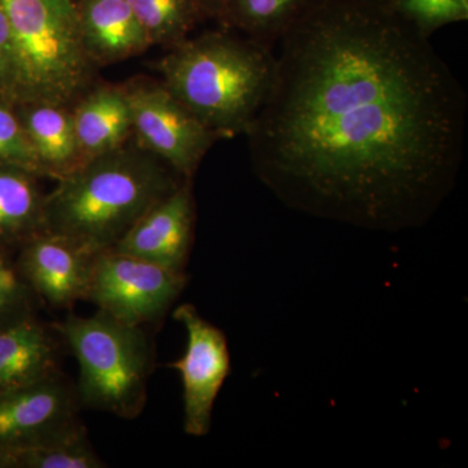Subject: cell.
<instances>
[{
    "label": "cell",
    "instance_id": "6da1fadb",
    "mask_svg": "<svg viewBox=\"0 0 468 468\" xmlns=\"http://www.w3.org/2000/svg\"><path fill=\"white\" fill-rule=\"evenodd\" d=\"M246 137L292 207L378 229L418 226L463 159L467 97L430 38L385 5L315 0L279 39Z\"/></svg>",
    "mask_w": 468,
    "mask_h": 468
},
{
    "label": "cell",
    "instance_id": "7a4b0ae2",
    "mask_svg": "<svg viewBox=\"0 0 468 468\" xmlns=\"http://www.w3.org/2000/svg\"><path fill=\"white\" fill-rule=\"evenodd\" d=\"M57 183L43 201L41 230L92 255L111 250L181 184L174 169L137 143L89 159Z\"/></svg>",
    "mask_w": 468,
    "mask_h": 468
},
{
    "label": "cell",
    "instance_id": "3957f363",
    "mask_svg": "<svg viewBox=\"0 0 468 468\" xmlns=\"http://www.w3.org/2000/svg\"><path fill=\"white\" fill-rule=\"evenodd\" d=\"M162 82L218 140L248 134L276 72L270 46L224 30L171 48L160 60Z\"/></svg>",
    "mask_w": 468,
    "mask_h": 468
},
{
    "label": "cell",
    "instance_id": "277c9868",
    "mask_svg": "<svg viewBox=\"0 0 468 468\" xmlns=\"http://www.w3.org/2000/svg\"><path fill=\"white\" fill-rule=\"evenodd\" d=\"M16 57L14 103L72 106L90 85L94 64L80 36L76 0H0Z\"/></svg>",
    "mask_w": 468,
    "mask_h": 468
},
{
    "label": "cell",
    "instance_id": "5b68a950",
    "mask_svg": "<svg viewBox=\"0 0 468 468\" xmlns=\"http://www.w3.org/2000/svg\"><path fill=\"white\" fill-rule=\"evenodd\" d=\"M52 328L79 362V402L126 420L140 417L154 363L143 328L117 322L101 311L91 316L68 315Z\"/></svg>",
    "mask_w": 468,
    "mask_h": 468
},
{
    "label": "cell",
    "instance_id": "8992f818",
    "mask_svg": "<svg viewBox=\"0 0 468 468\" xmlns=\"http://www.w3.org/2000/svg\"><path fill=\"white\" fill-rule=\"evenodd\" d=\"M135 143L184 180L196 174L218 135L193 115L163 82L135 79L124 85Z\"/></svg>",
    "mask_w": 468,
    "mask_h": 468
},
{
    "label": "cell",
    "instance_id": "52a82bcc",
    "mask_svg": "<svg viewBox=\"0 0 468 468\" xmlns=\"http://www.w3.org/2000/svg\"><path fill=\"white\" fill-rule=\"evenodd\" d=\"M186 280L185 272L107 250L94 257L86 300L117 322L143 326L167 313Z\"/></svg>",
    "mask_w": 468,
    "mask_h": 468
},
{
    "label": "cell",
    "instance_id": "ba28073f",
    "mask_svg": "<svg viewBox=\"0 0 468 468\" xmlns=\"http://www.w3.org/2000/svg\"><path fill=\"white\" fill-rule=\"evenodd\" d=\"M79 405L60 372L0 394V451L36 448L72 435L85 427Z\"/></svg>",
    "mask_w": 468,
    "mask_h": 468
},
{
    "label": "cell",
    "instance_id": "9c48e42d",
    "mask_svg": "<svg viewBox=\"0 0 468 468\" xmlns=\"http://www.w3.org/2000/svg\"><path fill=\"white\" fill-rule=\"evenodd\" d=\"M175 320L186 329L184 356L169 367L180 374L184 390V430L202 437L211 428L212 411L230 372V356L223 332L199 315L192 304L175 310Z\"/></svg>",
    "mask_w": 468,
    "mask_h": 468
},
{
    "label": "cell",
    "instance_id": "30bf717a",
    "mask_svg": "<svg viewBox=\"0 0 468 468\" xmlns=\"http://www.w3.org/2000/svg\"><path fill=\"white\" fill-rule=\"evenodd\" d=\"M94 257L63 237L39 230L21 243L17 266L39 301L66 310L88 297Z\"/></svg>",
    "mask_w": 468,
    "mask_h": 468
},
{
    "label": "cell",
    "instance_id": "8fae6325",
    "mask_svg": "<svg viewBox=\"0 0 468 468\" xmlns=\"http://www.w3.org/2000/svg\"><path fill=\"white\" fill-rule=\"evenodd\" d=\"M190 180L154 205L111 250L184 272L193 242Z\"/></svg>",
    "mask_w": 468,
    "mask_h": 468
},
{
    "label": "cell",
    "instance_id": "7c38bea8",
    "mask_svg": "<svg viewBox=\"0 0 468 468\" xmlns=\"http://www.w3.org/2000/svg\"><path fill=\"white\" fill-rule=\"evenodd\" d=\"M80 36L92 64L107 66L151 48L126 0H76Z\"/></svg>",
    "mask_w": 468,
    "mask_h": 468
},
{
    "label": "cell",
    "instance_id": "4fadbf2b",
    "mask_svg": "<svg viewBox=\"0 0 468 468\" xmlns=\"http://www.w3.org/2000/svg\"><path fill=\"white\" fill-rule=\"evenodd\" d=\"M60 345L37 316L0 329V394L58 374Z\"/></svg>",
    "mask_w": 468,
    "mask_h": 468
},
{
    "label": "cell",
    "instance_id": "5bb4252c",
    "mask_svg": "<svg viewBox=\"0 0 468 468\" xmlns=\"http://www.w3.org/2000/svg\"><path fill=\"white\" fill-rule=\"evenodd\" d=\"M73 126L84 163L128 143L133 135L132 111L124 86L103 85L73 104Z\"/></svg>",
    "mask_w": 468,
    "mask_h": 468
},
{
    "label": "cell",
    "instance_id": "9a60e30c",
    "mask_svg": "<svg viewBox=\"0 0 468 468\" xmlns=\"http://www.w3.org/2000/svg\"><path fill=\"white\" fill-rule=\"evenodd\" d=\"M14 107H18L15 112L38 159L43 177L58 180L84 163L69 107L45 101Z\"/></svg>",
    "mask_w": 468,
    "mask_h": 468
},
{
    "label": "cell",
    "instance_id": "2e32d148",
    "mask_svg": "<svg viewBox=\"0 0 468 468\" xmlns=\"http://www.w3.org/2000/svg\"><path fill=\"white\" fill-rule=\"evenodd\" d=\"M36 175L0 167V239L23 243L42 227V194Z\"/></svg>",
    "mask_w": 468,
    "mask_h": 468
},
{
    "label": "cell",
    "instance_id": "e0dca14e",
    "mask_svg": "<svg viewBox=\"0 0 468 468\" xmlns=\"http://www.w3.org/2000/svg\"><path fill=\"white\" fill-rule=\"evenodd\" d=\"M315 0H224L218 21L249 38L270 46L302 16Z\"/></svg>",
    "mask_w": 468,
    "mask_h": 468
},
{
    "label": "cell",
    "instance_id": "ac0fdd59",
    "mask_svg": "<svg viewBox=\"0 0 468 468\" xmlns=\"http://www.w3.org/2000/svg\"><path fill=\"white\" fill-rule=\"evenodd\" d=\"M151 46H174L189 38L201 12L194 0H126Z\"/></svg>",
    "mask_w": 468,
    "mask_h": 468
},
{
    "label": "cell",
    "instance_id": "d6986e66",
    "mask_svg": "<svg viewBox=\"0 0 468 468\" xmlns=\"http://www.w3.org/2000/svg\"><path fill=\"white\" fill-rule=\"evenodd\" d=\"M12 468H101L106 467L89 441L85 427L57 441L9 452Z\"/></svg>",
    "mask_w": 468,
    "mask_h": 468
},
{
    "label": "cell",
    "instance_id": "ffe728a7",
    "mask_svg": "<svg viewBox=\"0 0 468 468\" xmlns=\"http://www.w3.org/2000/svg\"><path fill=\"white\" fill-rule=\"evenodd\" d=\"M388 8L427 38L468 18V0H392Z\"/></svg>",
    "mask_w": 468,
    "mask_h": 468
},
{
    "label": "cell",
    "instance_id": "44dd1931",
    "mask_svg": "<svg viewBox=\"0 0 468 468\" xmlns=\"http://www.w3.org/2000/svg\"><path fill=\"white\" fill-rule=\"evenodd\" d=\"M38 302L17 261L0 249V329L36 316Z\"/></svg>",
    "mask_w": 468,
    "mask_h": 468
},
{
    "label": "cell",
    "instance_id": "7402d4cb",
    "mask_svg": "<svg viewBox=\"0 0 468 468\" xmlns=\"http://www.w3.org/2000/svg\"><path fill=\"white\" fill-rule=\"evenodd\" d=\"M0 167L24 169L42 176L41 165L20 120L9 104L0 101Z\"/></svg>",
    "mask_w": 468,
    "mask_h": 468
},
{
    "label": "cell",
    "instance_id": "603a6c76",
    "mask_svg": "<svg viewBox=\"0 0 468 468\" xmlns=\"http://www.w3.org/2000/svg\"><path fill=\"white\" fill-rule=\"evenodd\" d=\"M16 82L14 38L5 9L0 3V101L12 106Z\"/></svg>",
    "mask_w": 468,
    "mask_h": 468
},
{
    "label": "cell",
    "instance_id": "cb8c5ba5",
    "mask_svg": "<svg viewBox=\"0 0 468 468\" xmlns=\"http://www.w3.org/2000/svg\"><path fill=\"white\" fill-rule=\"evenodd\" d=\"M203 18H220L224 0H194Z\"/></svg>",
    "mask_w": 468,
    "mask_h": 468
},
{
    "label": "cell",
    "instance_id": "d4e9b609",
    "mask_svg": "<svg viewBox=\"0 0 468 468\" xmlns=\"http://www.w3.org/2000/svg\"><path fill=\"white\" fill-rule=\"evenodd\" d=\"M362 2L375 3V5H385V7H388L392 0H362Z\"/></svg>",
    "mask_w": 468,
    "mask_h": 468
}]
</instances>
